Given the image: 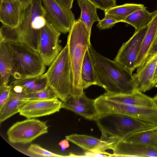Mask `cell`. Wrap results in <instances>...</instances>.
<instances>
[{
	"mask_svg": "<svg viewBox=\"0 0 157 157\" xmlns=\"http://www.w3.org/2000/svg\"><path fill=\"white\" fill-rule=\"evenodd\" d=\"M13 64L6 42L0 40V86L8 84L12 76Z\"/></svg>",
	"mask_w": 157,
	"mask_h": 157,
	"instance_id": "cell-20",
	"label": "cell"
},
{
	"mask_svg": "<svg viewBox=\"0 0 157 157\" xmlns=\"http://www.w3.org/2000/svg\"><path fill=\"white\" fill-rule=\"evenodd\" d=\"M59 146L62 148V151H64L66 149L69 147L68 140L67 139L61 140L59 143Z\"/></svg>",
	"mask_w": 157,
	"mask_h": 157,
	"instance_id": "cell-35",
	"label": "cell"
},
{
	"mask_svg": "<svg viewBox=\"0 0 157 157\" xmlns=\"http://www.w3.org/2000/svg\"><path fill=\"white\" fill-rule=\"evenodd\" d=\"M156 54H157V35L154 43L148 53L145 62Z\"/></svg>",
	"mask_w": 157,
	"mask_h": 157,
	"instance_id": "cell-33",
	"label": "cell"
},
{
	"mask_svg": "<svg viewBox=\"0 0 157 157\" xmlns=\"http://www.w3.org/2000/svg\"><path fill=\"white\" fill-rule=\"evenodd\" d=\"M153 83L154 85L157 82V63H156L155 73L152 80Z\"/></svg>",
	"mask_w": 157,
	"mask_h": 157,
	"instance_id": "cell-37",
	"label": "cell"
},
{
	"mask_svg": "<svg viewBox=\"0 0 157 157\" xmlns=\"http://www.w3.org/2000/svg\"><path fill=\"white\" fill-rule=\"evenodd\" d=\"M42 1L46 18L50 23L61 33L69 32L75 20L71 9L61 6L55 0Z\"/></svg>",
	"mask_w": 157,
	"mask_h": 157,
	"instance_id": "cell-9",
	"label": "cell"
},
{
	"mask_svg": "<svg viewBox=\"0 0 157 157\" xmlns=\"http://www.w3.org/2000/svg\"><path fill=\"white\" fill-rule=\"evenodd\" d=\"M101 95L105 99L131 105L157 108L152 98L136 90L131 94H114L105 93Z\"/></svg>",
	"mask_w": 157,
	"mask_h": 157,
	"instance_id": "cell-17",
	"label": "cell"
},
{
	"mask_svg": "<svg viewBox=\"0 0 157 157\" xmlns=\"http://www.w3.org/2000/svg\"><path fill=\"white\" fill-rule=\"evenodd\" d=\"M77 1L81 11L80 16L78 19L84 23L91 33L93 24L100 20L97 14V8L88 0H77Z\"/></svg>",
	"mask_w": 157,
	"mask_h": 157,
	"instance_id": "cell-22",
	"label": "cell"
},
{
	"mask_svg": "<svg viewBox=\"0 0 157 157\" xmlns=\"http://www.w3.org/2000/svg\"><path fill=\"white\" fill-rule=\"evenodd\" d=\"M94 120L102 135L118 140L130 135L157 127L132 117L116 113L99 115Z\"/></svg>",
	"mask_w": 157,
	"mask_h": 157,
	"instance_id": "cell-5",
	"label": "cell"
},
{
	"mask_svg": "<svg viewBox=\"0 0 157 157\" xmlns=\"http://www.w3.org/2000/svg\"><path fill=\"white\" fill-rule=\"evenodd\" d=\"M57 98L52 90L49 86L40 91L30 93L26 95L25 98L27 100L48 99Z\"/></svg>",
	"mask_w": 157,
	"mask_h": 157,
	"instance_id": "cell-27",
	"label": "cell"
},
{
	"mask_svg": "<svg viewBox=\"0 0 157 157\" xmlns=\"http://www.w3.org/2000/svg\"><path fill=\"white\" fill-rule=\"evenodd\" d=\"M44 75L47 78L48 86L61 101H64L71 96L73 78L67 44Z\"/></svg>",
	"mask_w": 157,
	"mask_h": 157,
	"instance_id": "cell-4",
	"label": "cell"
},
{
	"mask_svg": "<svg viewBox=\"0 0 157 157\" xmlns=\"http://www.w3.org/2000/svg\"><path fill=\"white\" fill-rule=\"evenodd\" d=\"M62 108L71 110L90 120H94L99 115L94 99L88 98L84 92L80 96H70L65 101H62Z\"/></svg>",
	"mask_w": 157,
	"mask_h": 157,
	"instance_id": "cell-12",
	"label": "cell"
},
{
	"mask_svg": "<svg viewBox=\"0 0 157 157\" xmlns=\"http://www.w3.org/2000/svg\"><path fill=\"white\" fill-rule=\"evenodd\" d=\"M82 86L84 90L92 85H96V78L90 52L86 50L81 68Z\"/></svg>",
	"mask_w": 157,
	"mask_h": 157,
	"instance_id": "cell-24",
	"label": "cell"
},
{
	"mask_svg": "<svg viewBox=\"0 0 157 157\" xmlns=\"http://www.w3.org/2000/svg\"><path fill=\"white\" fill-rule=\"evenodd\" d=\"M0 21L11 28L17 27L21 19L23 9L18 0H0Z\"/></svg>",
	"mask_w": 157,
	"mask_h": 157,
	"instance_id": "cell-16",
	"label": "cell"
},
{
	"mask_svg": "<svg viewBox=\"0 0 157 157\" xmlns=\"http://www.w3.org/2000/svg\"><path fill=\"white\" fill-rule=\"evenodd\" d=\"M157 63V54L137 68L136 73L133 75L136 90L144 92L154 86L152 80Z\"/></svg>",
	"mask_w": 157,
	"mask_h": 157,
	"instance_id": "cell-15",
	"label": "cell"
},
{
	"mask_svg": "<svg viewBox=\"0 0 157 157\" xmlns=\"http://www.w3.org/2000/svg\"><path fill=\"white\" fill-rule=\"evenodd\" d=\"M12 86L8 84L0 86V108L6 101L10 94Z\"/></svg>",
	"mask_w": 157,
	"mask_h": 157,
	"instance_id": "cell-31",
	"label": "cell"
},
{
	"mask_svg": "<svg viewBox=\"0 0 157 157\" xmlns=\"http://www.w3.org/2000/svg\"><path fill=\"white\" fill-rule=\"evenodd\" d=\"M95 74L96 85L106 93L128 94L136 90L132 72L114 60L98 53L91 44L88 47Z\"/></svg>",
	"mask_w": 157,
	"mask_h": 157,
	"instance_id": "cell-1",
	"label": "cell"
},
{
	"mask_svg": "<svg viewBox=\"0 0 157 157\" xmlns=\"http://www.w3.org/2000/svg\"><path fill=\"white\" fill-rule=\"evenodd\" d=\"M6 42L13 64L12 76L14 80L38 77L44 74L46 65L38 52L23 43Z\"/></svg>",
	"mask_w": 157,
	"mask_h": 157,
	"instance_id": "cell-6",
	"label": "cell"
},
{
	"mask_svg": "<svg viewBox=\"0 0 157 157\" xmlns=\"http://www.w3.org/2000/svg\"><path fill=\"white\" fill-rule=\"evenodd\" d=\"M69 141L88 151H105L107 149L113 150L117 141L108 138L98 139L93 136L74 134L65 136Z\"/></svg>",
	"mask_w": 157,
	"mask_h": 157,
	"instance_id": "cell-13",
	"label": "cell"
},
{
	"mask_svg": "<svg viewBox=\"0 0 157 157\" xmlns=\"http://www.w3.org/2000/svg\"><path fill=\"white\" fill-rule=\"evenodd\" d=\"M46 122L34 118L16 122L8 130V139L12 143H30L39 136L48 132Z\"/></svg>",
	"mask_w": 157,
	"mask_h": 157,
	"instance_id": "cell-7",
	"label": "cell"
},
{
	"mask_svg": "<svg viewBox=\"0 0 157 157\" xmlns=\"http://www.w3.org/2000/svg\"><path fill=\"white\" fill-rule=\"evenodd\" d=\"M146 9V7L134 12L128 16L124 22L133 26L135 31L147 26L157 15V10L150 12Z\"/></svg>",
	"mask_w": 157,
	"mask_h": 157,
	"instance_id": "cell-21",
	"label": "cell"
},
{
	"mask_svg": "<svg viewBox=\"0 0 157 157\" xmlns=\"http://www.w3.org/2000/svg\"><path fill=\"white\" fill-rule=\"evenodd\" d=\"M97 8L105 11L116 6V0H88Z\"/></svg>",
	"mask_w": 157,
	"mask_h": 157,
	"instance_id": "cell-29",
	"label": "cell"
},
{
	"mask_svg": "<svg viewBox=\"0 0 157 157\" xmlns=\"http://www.w3.org/2000/svg\"><path fill=\"white\" fill-rule=\"evenodd\" d=\"M21 4L24 9L33 0H18Z\"/></svg>",
	"mask_w": 157,
	"mask_h": 157,
	"instance_id": "cell-36",
	"label": "cell"
},
{
	"mask_svg": "<svg viewBox=\"0 0 157 157\" xmlns=\"http://www.w3.org/2000/svg\"><path fill=\"white\" fill-rule=\"evenodd\" d=\"M29 153L33 155L42 157H64L63 155L53 153L44 149L39 145L34 144H31L27 149Z\"/></svg>",
	"mask_w": 157,
	"mask_h": 157,
	"instance_id": "cell-28",
	"label": "cell"
},
{
	"mask_svg": "<svg viewBox=\"0 0 157 157\" xmlns=\"http://www.w3.org/2000/svg\"><path fill=\"white\" fill-rule=\"evenodd\" d=\"M79 156L85 157H111L113 156L112 154L105 151H88L84 153V155Z\"/></svg>",
	"mask_w": 157,
	"mask_h": 157,
	"instance_id": "cell-32",
	"label": "cell"
},
{
	"mask_svg": "<svg viewBox=\"0 0 157 157\" xmlns=\"http://www.w3.org/2000/svg\"><path fill=\"white\" fill-rule=\"evenodd\" d=\"M59 4L63 7L71 9L74 0H55Z\"/></svg>",
	"mask_w": 157,
	"mask_h": 157,
	"instance_id": "cell-34",
	"label": "cell"
},
{
	"mask_svg": "<svg viewBox=\"0 0 157 157\" xmlns=\"http://www.w3.org/2000/svg\"><path fill=\"white\" fill-rule=\"evenodd\" d=\"M45 12L42 0H33L23 9L17 27L11 28L2 25L0 40L23 43L38 52L40 30L47 21Z\"/></svg>",
	"mask_w": 157,
	"mask_h": 157,
	"instance_id": "cell-2",
	"label": "cell"
},
{
	"mask_svg": "<svg viewBox=\"0 0 157 157\" xmlns=\"http://www.w3.org/2000/svg\"><path fill=\"white\" fill-rule=\"evenodd\" d=\"M60 34L47 19L40 30L38 51L46 66H50L63 48L59 44Z\"/></svg>",
	"mask_w": 157,
	"mask_h": 157,
	"instance_id": "cell-8",
	"label": "cell"
},
{
	"mask_svg": "<svg viewBox=\"0 0 157 157\" xmlns=\"http://www.w3.org/2000/svg\"><path fill=\"white\" fill-rule=\"evenodd\" d=\"M113 157H157V149L140 144L118 141L112 150Z\"/></svg>",
	"mask_w": 157,
	"mask_h": 157,
	"instance_id": "cell-14",
	"label": "cell"
},
{
	"mask_svg": "<svg viewBox=\"0 0 157 157\" xmlns=\"http://www.w3.org/2000/svg\"><path fill=\"white\" fill-rule=\"evenodd\" d=\"M26 95L24 91L21 93L15 92L12 87L9 97L0 108V124L19 112L22 105L27 100L25 98Z\"/></svg>",
	"mask_w": 157,
	"mask_h": 157,
	"instance_id": "cell-18",
	"label": "cell"
},
{
	"mask_svg": "<svg viewBox=\"0 0 157 157\" xmlns=\"http://www.w3.org/2000/svg\"><path fill=\"white\" fill-rule=\"evenodd\" d=\"M90 34L84 23L79 19L75 21L69 32L67 44L73 74L71 95L73 97L84 92L82 86L81 68L86 52L91 44Z\"/></svg>",
	"mask_w": 157,
	"mask_h": 157,
	"instance_id": "cell-3",
	"label": "cell"
},
{
	"mask_svg": "<svg viewBox=\"0 0 157 157\" xmlns=\"http://www.w3.org/2000/svg\"><path fill=\"white\" fill-rule=\"evenodd\" d=\"M12 84L21 86L26 95L43 90L48 86L47 78L44 74L35 77L15 79Z\"/></svg>",
	"mask_w": 157,
	"mask_h": 157,
	"instance_id": "cell-23",
	"label": "cell"
},
{
	"mask_svg": "<svg viewBox=\"0 0 157 157\" xmlns=\"http://www.w3.org/2000/svg\"><path fill=\"white\" fill-rule=\"evenodd\" d=\"M155 103L157 105V94L152 98Z\"/></svg>",
	"mask_w": 157,
	"mask_h": 157,
	"instance_id": "cell-38",
	"label": "cell"
},
{
	"mask_svg": "<svg viewBox=\"0 0 157 157\" xmlns=\"http://www.w3.org/2000/svg\"><path fill=\"white\" fill-rule=\"evenodd\" d=\"M122 140L143 144L157 149V127L130 135Z\"/></svg>",
	"mask_w": 157,
	"mask_h": 157,
	"instance_id": "cell-26",
	"label": "cell"
},
{
	"mask_svg": "<svg viewBox=\"0 0 157 157\" xmlns=\"http://www.w3.org/2000/svg\"><path fill=\"white\" fill-rule=\"evenodd\" d=\"M98 22L97 26L100 30L111 28L118 22L116 20L106 14H105L103 19L100 20Z\"/></svg>",
	"mask_w": 157,
	"mask_h": 157,
	"instance_id": "cell-30",
	"label": "cell"
},
{
	"mask_svg": "<svg viewBox=\"0 0 157 157\" xmlns=\"http://www.w3.org/2000/svg\"><path fill=\"white\" fill-rule=\"evenodd\" d=\"M147 26L135 31L132 36L123 43L114 59L115 61L132 72L136 69V62Z\"/></svg>",
	"mask_w": 157,
	"mask_h": 157,
	"instance_id": "cell-10",
	"label": "cell"
},
{
	"mask_svg": "<svg viewBox=\"0 0 157 157\" xmlns=\"http://www.w3.org/2000/svg\"><path fill=\"white\" fill-rule=\"evenodd\" d=\"M146 8L142 4L126 3L116 6L104 11L107 15L116 20L118 22H124L127 17L134 12Z\"/></svg>",
	"mask_w": 157,
	"mask_h": 157,
	"instance_id": "cell-25",
	"label": "cell"
},
{
	"mask_svg": "<svg viewBox=\"0 0 157 157\" xmlns=\"http://www.w3.org/2000/svg\"><path fill=\"white\" fill-rule=\"evenodd\" d=\"M157 35V15L148 24L137 58L135 68L142 65L145 62Z\"/></svg>",
	"mask_w": 157,
	"mask_h": 157,
	"instance_id": "cell-19",
	"label": "cell"
},
{
	"mask_svg": "<svg viewBox=\"0 0 157 157\" xmlns=\"http://www.w3.org/2000/svg\"><path fill=\"white\" fill-rule=\"evenodd\" d=\"M62 101L58 98L48 99H29L24 103L19 112L27 118L50 115L59 112Z\"/></svg>",
	"mask_w": 157,
	"mask_h": 157,
	"instance_id": "cell-11",
	"label": "cell"
},
{
	"mask_svg": "<svg viewBox=\"0 0 157 157\" xmlns=\"http://www.w3.org/2000/svg\"><path fill=\"white\" fill-rule=\"evenodd\" d=\"M154 86L157 87V82L155 84Z\"/></svg>",
	"mask_w": 157,
	"mask_h": 157,
	"instance_id": "cell-39",
	"label": "cell"
}]
</instances>
